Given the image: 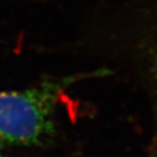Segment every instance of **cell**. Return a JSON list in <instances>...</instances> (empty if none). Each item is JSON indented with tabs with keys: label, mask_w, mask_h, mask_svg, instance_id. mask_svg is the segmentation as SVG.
Returning <instances> with one entry per match:
<instances>
[{
	"label": "cell",
	"mask_w": 157,
	"mask_h": 157,
	"mask_svg": "<svg viewBox=\"0 0 157 157\" xmlns=\"http://www.w3.org/2000/svg\"><path fill=\"white\" fill-rule=\"evenodd\" d=\"M82 75L49 80L23 91L0 92V147L39 144L54 133L56 106Z\"/></svg>",
	"instance_id": "obj_1"
},
{
	"label": "cell",
	"mask_w": 157,
	"mask_h": 157,
	"mask_svg": "<svg viewBox=\"0 0 157 157\" xmlns=\"http://www.w3.org/2000/svg\"><path fill=\"white\" fill-rule=\"evenodd\" d=\"M143 75L147 80L157 90V20L152 23L143 36L140 44Z\"/></svg>",
	"instance_id": "obj_2"
},
{
	"label": "cell",
	"mask_w": 157,
	"mask_h": 157,
	"mask_svg": "<svg viewBox=\"0 0 157 157\" xmlns=\"http://www.w3.org/2000/svg\"><path fill=\"white\" fill-rule=\"evenodd\" d=\"M148 157H157V142L151 148V150H150V152H149Z\"/></svg>",
	"instance_id": "obj_3"
},
{
	"label": "cell",
	"mask_w": 157,
	"mask_h": 157,
	"mask_svg": "<svg viewBox=\"0 0 157 157\" xmlns=\"http://www.w3.org/2000/svg\"><path fill=\"white\" fill-rule=\"evenodd\" d=\"M0 157H2V156H0Z\"/></svg>",
	"instance_id": "obj_4"
}]
</instances>
